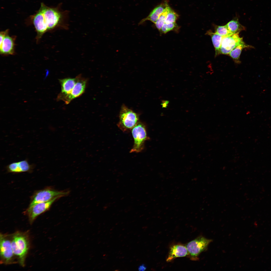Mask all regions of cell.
Masks as SVG:
<instances>
[{
  "label": "cell",
  "instance_id": "cell-1",
  "mask_svg": "<svg viewBox=\"0 0 271 271\" xmlns=\"http://www.w3.org/2000/svg\"><path fill=\"white\" fill-rule=\"evenodd\" d=\"M11 239L14 254L18 263L21 266H24L30 247L28 233L18 231L11 235Z\"/></svg>",
  "mask_w": 271,
  "mask_h": 271
},
{
  "label": "cell",
  "instance_id": "cell-2",
  "mask_svg": "<svg viewBox=\"0 0 271 271\" xmlns=\"http://www.w3.org/2000/svg\"><path fill=\"white\" fill-rule=\"evenodd\" d=\"M39 10L48 31L62 24L68 17V12L61 10L59 7H49L42 3Z\"/></svg>",
  "mask_w": 271,
  "mask_h": 271
},
{
  "label": "cell",
  "instance_id": "cell-3",
  "mask_svg": "<svg viewBox=\"0 0 271 271\" xmlns=\"http://www.w3.org/2000/svg\"><path fill=\"white\" fill-rule=\"evenodd\" d=\"M117 126L125 132L131 130L139 122V116L137 113L124 104L121 106Z\"/></svg>",
  "mask_w": 271,
  "mask_h": 271
},
{
  "label": "cell",
  "instance_id": "cell-4",
  "mask_svg": "<svg viewBox=\"0 0 271 271\" xmlns=\"http://www.w3.org/2000/svg\"><path fill=\"white\" fill-rule=\"evenodd\" d=\"M0 250L1 263L7 265L18 263L13 251L11 235L1 233Z\"/></svg>",
  "mask_w": 271,
  "mask_h": 271
},
{
  "label": "cell",
  "instance_id": "cell-5",
  "mask_svg": "<svg viewBox=\"0 0 271 271\" xmlns=\"http://www.w3.org/2000/svg\"><path fill=\"white\" fill-rule=\"evenodd\" d=\"M69 193L68 190L58 191L49 187L37 191L32 196L28 208L38 203L49 201L57 196H67Z\"/></svg>",
  "mask_w": 271,
  "mask_h": 271
},
{
  "label": "cell",
  "instance_id": "cell-6",
  "mask_svg": "<svg viewBox=\"0 0 271 271\" xmlns=\"http://www.w3.org/2000/svg\"><path fill=\"white\" fill-rule=\"evenodd\" d=\"M131 133L134 143L130 152H140L144 148L145 141L149 139L145 125L139 122L131 129Z\"/></svg>",
  "mask_w": 271,
  "mask_h": 271
},
{
  "label": "cell",
  "instance_id": "cell-7",
  "mask_svg": "<svg viewBox=\"0 0 271 271\" xmlns=\"http://www.w3.org/2000/svg\"><path fill=\"white\" fill-rule=\"evenodd\" d=\"M212 241L211 239L200 236L188 243L186 247L191 259L198 260L199 254L207 250L208 245Z\"/></svg>",
  "mask_w": 271,
  "mask_h": 271
},
{
  "label": "cell",
  "instance_id": "cell-8",
  "mask_svg": "<svg viewBox=\"0 0 271 271\" xmlns=\"http://www.w3.org/2000/svg\"><path fill=\"white\" fill-rule=\"evenodd\" d=\"M62 197L57 196L49 201L38 203L30 208H28L24 213L27 215L30 224H32L39 215L48 210L56 199Z\"/></svg>",
  "mask_w": 271,
  "mask_h": 271
},
{
  "label": "cell",
  "instance_id": "cell-9",
  "mask_svg": "<svg viewBox=\"0 0 271 271\" xmlns=\"http://www.w3.org/2000/svg\"><path fill=\"white\" fill-rule=\"evenodd\" d=\"M78 77L77 81L70 93L61 97L59 100H62L68 104L73 99L80 96L84 92L88 80L82 77L80 75Z\"/></svg>",
  "mask_w": 271,
  "mask_h": 271
},
{
  "label": "cell",
  "instance_id": "cell-10",
  "mask_svg": "<svg viewBox=\"0 0 271 271\" xmlns=\"http://www.w3.org/2000/svg\"><path fill=\"white\" fill-rule=\"evenodd\" d=\"M8 30L0 32V51L1 54L12 55L14 53V38L9 35Z\"/></svg>",
  "mask_w": 271,
  "mask_h": 271
},
{
  "label": "cell",
  "instance_id": "cell-11",
  "mask_svg": "<svg viewBox=\"0 0 271 271\" xmlns=\"http://www.w3.org/2000/svg\"><path fill=\"white\" fill-rule=\"evenodd\" d=\"M243 40L239 34H235L223 38L219 54H228Z\"/></svg>",
  "mask_w": 271,
  "mask_h": 271
},
{
  "label": "cell",
  "instance_id": "cell-12",
  "mask_svg": "<svg viewBox=\"0 0 271 271\" xmlns=\"http://www.w3.org/2000/svg\"><path fill=\"white\" fill-rule=\"evenodd\" d=\"M34 167V165L30 164L28 160L26 159L12 162L7 165L6 168L8 172L18 173L25 172H31Z\"/></svg>",
  "mask_w": 271,
  "mask_h": 271
},
{
  "label": "cell",
  "instance_id": "cell-13",
  "mask_svg": "<svg viewBox=\"0 0 271 271\" xmlns=\"http://www.w3.org/2000/svg\"><path fill=\"white\" fill-rule=\"evenodd\" d=\"M168 0H165L160 5L157 6L151 12L146 18L142 20L138 24L139 25L143 24L146 21H150L154 24L157 21L161 14L168 5Z\"/></svg>",
  "mask_w": 271,
  "mask_h": 271
},
{
  "label": "cell",
  "instance_id": "cell-14",
  "mask_svg": "<svg viewBox=\"0 0 271 271\" xmlns=\"http://www.w3.org/2000/svg\"><path fill=\"white\" fill-rule=\"evenodd\" d=\"M78 79L77 76L75 78H67L59 79L61 87V91L58 95L57 100L69 94L74 87Z\"/></svg>",
  "mask_w": 271,
  "mask_h": 271
},
{
  "label": "cell",
  "instance_id": "cell-15",
  "mask_svg": "<svg viewBox=\"0 0 271 271\" xmlns=\"http://www.w3.org/2000/svg\"><path fill=\"white\" fill-rule=\"evenodd\" d=\"M188 254L186 247L180 245H175L171 247L166 261L170 262L176 258L184 257Z\"/></svg>",
  "mask_w": 271,
  "mask_h": 271
},
{
  "label": "cell",
  "instance_id": "cell-16",
  "mask_svg": "<svg viewBox=\"0 0 271 271\" xmlns=\"http://www.w3.org/2000/svg\"><path fill=\"white\" fill-rule=\"evenodd\" d=\"M254 48L252 46L245 44L242 40L228 54L235 62L239 63L240 62V57L243 49L245 48Z\"/></svg>",
  "mask_w": 271,
  "mask_h": 271
},
{
  "label": "cell",
  "instance_id": "cell-17",
  "mask_svg": "<svg viewBox=\"0 0 271 271\" xmlns=\"http://www.w3.org/2000/svg\"><path fill=\"white\" fill-rule=\"evenodd\" d=\"M226 25L233 34H239L241 31L245 29V27L239 22V18L237 16L228 22Z\"/></svg>",
  "mask_w": 271,
  "mask_h": 271
},
{
  "label": "cell",
  "instance_id": "cell-18",
  "mask_svg": "<svg viewBox=\"0 0 271 271\" xmlns=\"http://www.w3.org/2000/svg\"><path fill=\"white\" fill-rule=\"evenodd\" d=\"M206 34L211 36L212 43L215 49V56L219 54L223 37L217 33H213L211 30L208 31Z\"/></svg>",
  "mask_w": 271,
  "mask_h": 271
},
{
  "label": "cell",
  "instance_id": "cell-19",
  "mask_svg": "<svg viewBox=\"0 0 271 271\" xmlns=\"http://www.w3.org/2000/svg\"><path fill=\"white\" fill-rule=\"evenodd\" d=\"M171 9L169 5L168 6L161 14L158 19L155 23L156 27L159 32L165 23V20L167 16Z\"/></svg>",
  "mask_w": 271,
  "mask_h": 271
},
{
  "label": "cell",
  "instance_id": "cell-20",
  "mask_svg": "<svg viewBox=\"0 0 271 271\" xmlns=\"http://www.w3.org/2000/svg\"><path fill=\"white\" fill-rule=\"evenodd\" d=\"M179 26L176 22L166 23H165L162 26L159 32L160 34H166L171 31L178 32Z\"/></svg>",
  "mask_w": 271,
  "mask_h": 271
},
{
  "label": "cell",
  "instance_id": "cell-21",
  "mask_svg": "<svg viewBox=\"0 0 271 271\" xmlns=\"http://www.w3.org/2000/svg\"><path fill=\"white\" fill-rule=\"evenodd\" d=\"M215 32L223 37L229 36L232 34L226 25L223 26L214 25Z\"/></svg>",
  "mask_w": 271,
  "mask_h": 271
},
{
  "label": "cell",
  "instance_id": "cell-22",
  "mask_svg": "<svg viewBox=\"0 0 271 271\" xmlns=\"http://www.w3.org/2000/svg\"><path fill=\"white\" fill-rule=\"evenodd\" d=\"M178 18V14L171 9L167 16L165 23H170L176 22Z\"/></svg>",
  "mask_w": 271,
  "mask_h": 271
},
{
  "label": "cell",
  "instance_id": "cell-23",
  "mask_svg": "<svg viewBox=\"0 0 271 271\" xmlns=\"http://www.w3.org/2000/svg\"><path fill=\"white\" fill-rule=\"evenodd\" d=\"M146 269V267L144 265H140L139 268V269L140 270H144Z\"/></svg>",
  "mask_w": 271,
  "mask_h": 271
}]
</instances>
